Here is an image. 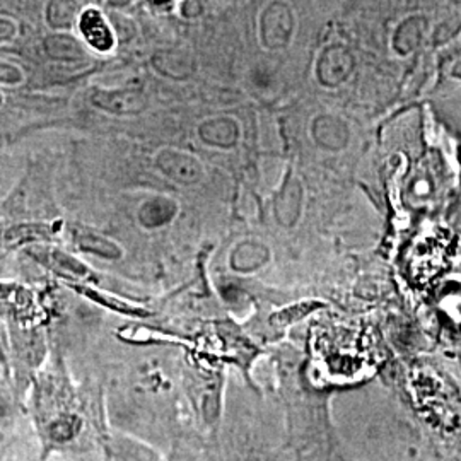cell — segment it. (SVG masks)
I'll return each mask as SVG.
<instances>
[{"label": "cell", "instance_id": "cell-1", "mask_svg": "<svg viewBox=\"0 0 461 461\" xmlns=\"http://www.w3.org/2000/svg\"><path fill=\"white\" fill-rule=\"evenodd\" d=\"M339 0H243L226 4L238 36L236 83L272 104L306 77L316 36Z\"/></svg>", "mask_w": 461, "mask_h": 461}, {"label": "cell", "instance_id": "cell-2", "mask_svg": "<svg viewBox=\"0 0 461 461\" xmlns=\"http://www.w3.org/2000/svg\"><path fill=\"white\" fill-rule=\"evenodd\" d=\"M337 14L386 70L400 79L429 50L447 41L461 13L446 0H340Z\"/></svg>", "mask_w": 461, "mask_h": 461}, {"label": "cell", "instance_id": "cell-3", "mask_svg": "<svg viewBox=\"0 0 461 461\" xmlns=\"http://www.w3.org/2000/svg\"><path fill=\"white\" fill-rule=\"evenodd\" d=\"M337 7L330 13L316 36L306 79L327 95L357 89L364 79L386 83L393 76L369 50L364 49L337 14Z\"/></svg>", "mask_w": 461, "mask_h": 461}, {"label": "cell", "instance_id": "cell-4", "mask_svg": "<svg viewBox=\"0 0 461 461\" xmlns=\"http://www.w3.org/2000/svg\"><path fill=\"white\" fill-rule=\"evenodd\" d=\"M129 76L118 83H99L98 77L81 86L72 96L70 122L132 123L156 112L161 84L139 67L127 68Z\"/></svg>", "mask_w": 461, "mask_h": 461}, {"label": "cell", "instance_id": "cell-5", "mask_svg": "<svg viewBox=\"0 0 461 461\" xmlns=\"http://www.w3.org/2000/svg\"><path fill=\"white\" fill-rule=\"evenodd\" d=\"M72 96L16 93L0 87V139H14L38 129L68 123Z\"/></svg>", "mask_w": 461, "mask_h": 461}, {"label": "cell", "instance_id": "cell-6", "mask_svg": "<svg viewBox=\"0 0 461 461\" xmlns=\"http://www.w3.org/2000/svg\"><path fill=\"white\" fill-rule=\"evenodd\" d=\"M74 33L101 60L115 62L118 70L129 68L125 62V50L122 34L116 28L112 14L96 4H86L77 21Z\"/></svg>", "mask_w": 461, "mask_h": 461}, {"label": "cell", "instance_id": "cell-7", "mask_svg": "<svg viewBox=\"0 0 461 461\" xmlns=\"http://www.w3.org/2000/svg\"><path fill=\"white\" fill-rule=\"evenodd\" d=\"M192 137L200 148L230 154L249 140V125L234 112L214 110L195 118Z\"/></svg>", "mask_w": 461, "mask_h": 461}, {"label": "cell", "instance_id": "cell-8", "mask_svg": "<svg viewBox=\"0 0 461 461\" xmlns=\"http://www.w3.org/2000/svg\"><path fill=\"white\" fill-rule=\"evenodd\" d=\"M152 169L167 182L194 188L207 178V166L195 150L178 144H161L149 154Z\"/></svg>", "mask_w": 461, "mask_h": 461}, {"label": "cell", "instance_id": "cell-9", "mask_svg": "<svg viewBox=\"0 0 461 461\" xmlns=\"http://www.w3.org/2000/svg\"><path fill=\"white\" fill-rule=\"evenodd\" d=\"M308 140L323 154H344L356 140V127L348 116L335 110H316L304 125Z\"/></svg>", "mask_w": 461, "mask_h": 461}, {"label": "cell", "instance_id": "cell-10", "mask_svg": "<svg viewBox=\"0 0 461 461\" xmlns=\"http://www.w3.org/2000/svg\"><path fill=\"white\" fill-rule=\"evenodd\" d=\"M0 87L16 93H53L43 68L21 50L0 49Z\"/></svg>", "mask_w": 461, "mask_h": 461}, {"label": "cell", "instance_id": "cell-11", "mask_svg": "<svg viewBox=\"0 0 461 461\" xmlns=\"http://www.w3.org/2000/svg\"><path fill=\"white\" fill-rule=\"evenodd\" d=\"M178 214H180V203L176 198L156 194L144 198L139 203L135 211V219L142 230H158L173 224Z\"/></svg>", "mask_w": 461, "mask_h": 461}, {"label": "cell", "instance_id": "cell-12", "mask_svg": "<svg viewBox=\"0 0 461 461\" xmlns=\"http://www.w3.org/2000/svg\"><path fill=\"white\" fill-rule=\"evenodd\" d=\"M303 203H304L303 182L289 171L277 195L274 198V215L280 226L294 228L303 215Z\"/></svg>", "mask_w": 461, "mask_h": 461}, {"label": "cell", "instance_id": "cell-13", "mask_svg": "<svg viewBox=\"0 0 461 461\" xmlns=\"http://www.w3.org/2000/svg\"><path fill=\"white\" fill-rule=\"evenodd\" d=\"M72 243L77 251L104 262H118L123 257V248L118 245V241L98 230L77 228L72 232Z\"/></svg>", "mask_w": 461, "mask_h": 461}, {"label": "cell", "instance_id": "cell-14", "mask_svg": "<svg viewBox=\"0 0 461 461\" xmlns=\"http://www.w3.org/2000/svg\"><path fill=\"white\" fill-rule=\"evenodd\" d=\"M270 248L255 240H245L232 248L230 267L236 274H255L262 270L270 262Z\"/></svg>", "mask_w": 461, "mask_h": 461}, {"label": "cell", "instance_id": "cell-15", "mask_svg": "<svg viewBox=\"0 0 461 461\" xmlns=\"http://www.w3.org/2000/svg\"><path fill=\"white\" fill-rule=\"evenodd\" d=\"M40 260L45 262L43 265H47L50 270H53L55 274H60V276H66V277L81 279V277H86L89 274V268L81 260H77L74 255L66 253L59 248L50 249L45 255H41Z\"/></svg>", "mask_w": 461, "mask_h": 461}, {"label": "cell", "instance_id": "cell-16", "mask_svg": "<svg viewBox=\"0 0 461 461\" xmlns=\"http://www.w3.org/2000/svg\"><path fill=\"white\" fill-rule=\"evenodd\" d=\"M83 424V417L77 413H60L55 419H51L47 428V434L53 443H60V445L72 443L79 438Z\"/></svg>", "mask_w": 461, "mask_h": 461}, {"label": "cell", "instance_id": "cell-17", "mask_svg": "<svg viewBox=\"0 0 461 461\" xmlns=\"http://www.w3.org/2000/svg\"><path fill=\"white\" fill-rule=\"evenodd\" d=\"M318 308H323V303H316V301H308V303H296L291 304L287 308H282L277 313L270 316V325L277 327V329H284L289 327L293 323H296L299 320L306 318L308 314L313 313Z\"/></svg>", "mask_w": 461, "mask_h": 461}, {"label": "cell", "instance_id": "cell-18", "mask_svg": "<svg viewBox=\"0 0 461 461\" xmlns=\"http://www.w3.org/2000/svg\"><path fill=\"white\" fill-rule=\"evenodd\" d=\"M219 4H215L214 0H180L173 17L183 23H200L211 16Z\"/></svg>", "mask_w": 461, "mask_h": 461}, {"label": "cell", "instance_id": "cell-19", "mask_svg": "<svg viewBox=\"0 0 461 461\" xmlns=\"http://www.w3.org/2000/svg\"><path fill=\"white\" fill-rule=\"evenodd\" d=\"M180 0H140L139 7L152 17L175 16Z\"/></svg>", "mask_w": 461, "mask_h": 461}, {"label": "cell", "instance_id": "cell-20", "mask_svg": "<svg viewBox=\"0 0 461 461\" xmlns=\"http://www.w3.org/2000/svg\"><path fill=\"white\" fill-rule=\"evenodd\" d=\"M238 2H243V0H224V4H238Z\"/></svg>", "mask_w": 461, "mask_h": 461}]
</instances>
